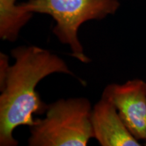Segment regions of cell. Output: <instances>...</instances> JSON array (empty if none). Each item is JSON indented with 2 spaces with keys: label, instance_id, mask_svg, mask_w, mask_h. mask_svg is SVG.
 <instances>
[{
  "label": "cell",
  "instance_id": "obj_4",
  "mask_svg": "<svg viewBox=\"0 0 146 146\" xmlns=\"http://www.w3.org/2000/svg\"><path fill=\"white\" fill-rule=\"evenodd\" d=\"M102 97L114 106L120 118L137 139H145L146 82L136 78L123 84H109Z\"/></svg>",
  "mask_w": 146,
  "mask_h": 146
},
{
  "label": "cell",
  "instance_id": "obj_2",
  "mask_svg": "<svg viewBox=\"0 0 146 146\" xmlns=\"http://www.w3.org/2000/svg\"><path fill=\"white\" fill-rule=\"evenodd\" d=\"M91 102L85 98L60 99L48 105L44 118L30 127V146H85L94 138Z\"/></svg>",
  "mask_w": 146,
  "mask_h": 146
},
{
  "label": "cell",
  "instance_id": "obj_8",
  "mask_svg": "<svg viewBox=\"0 0 146 146\" xmlns=\"http://www.w3.org/2000/svg\"><path fill=\"white\" fill-rule=\"evenodd\" d=\"M145 145H146V135H145Z\"/></svg>",
  "mask_w": 146,
  "mask_h": 146
},
{
  "label": "cell",
  "instance_id": "obj_7",
  "mask_svg": "<svg viewBox=\"0 0 146 146\" xmlns=\"http://www.w3.org/2000/svg\"><path fill=\"white\" fill-rule=\"evenodd\" d=\"M9 58L3 53H0V89L3 87L7 71L9 67Z\"/></svg>",
  "mask_w": 146,
  "mask_h": 146
},
{
  "label": "cell",
  "instance_id": "obj_3",
  "mask_svg": "<svg viewBox=\"0 0 146 146\" xmlns=\"http://www.w3.org/2000/svg\"><path fill=\"white\" fill-rule=\"evenodd\" d=\"M32 13L48 14L56 22L53 33L63 44L68 45L71 56L83 63L90 62L78 37L80 27L91 20H102L114 14L118 0H29L21 3Z\"/></svg>",
  "mask_w": 146,
  "mask_h": 146
},
{
  "label": "cell",
  "instance_id": "obj_6",
  "mask_svg": "<svg viewBox=\"0 0 146 146\" xmlns=\"http://www.w3.org/2000/svg\"><path fill=\"white\" fill-rule=\"evenodd\" d=\"M17 0H0V38L14 42L21 29L32 18V12L16 4Z\"/></svg>",
  "mask_w": 146,
  "mask_h": 146
},
{
  "label": "cell",
  "instance_id": "obj_5",
  "mask_svg": "<svg viewBox=\"0 0 146 146\" xmlns=\"http://www.w3.org/2000/svg\"><path fill=\"white\" fill-rule=\"evenodd\" d=\"M91 120L94 138L101 146L141 145L114 106L102 97L92 108Z\"/></svg>",
  "mask_w": 146,
  "mask_h": 146
},
{
  "label": "cell",
  "instance_id": "obj_1",
  "mask_svg": "<svg viewBox=\"0 0 146 146\" xmlns=\"http://www.w3.org/2000/svg\"><path fill=\"white\" fill-rule=\"evenodd\" d=\"M15 63L9 66L3 87L0 89V145L16 146L13 137L18 126L32 127L33 114L46 112L36 87L54 73L73 76L64 60L49 50L34 45H21L11 52Z\"/></svg>",
  "mask_w": 146,
  "mask_h": 146
}]
</instances>
